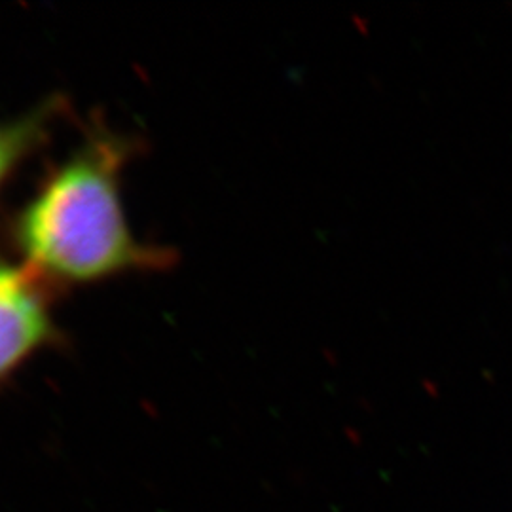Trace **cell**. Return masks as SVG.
<instances>
[{
	"instance_id": "cell-1",
	"label": "cell",
	"mask_w": 512,
	"mask_h": 512,
	"mask_svg": "<svg viewBox=\"0 0 512 512\" xmlns=\"http://www.w3.org/2000/svg\"><path fill=\"white\" fill-rule=\"evenodd\" d=\"M128 145L95 135L57 165L23 205L14 238L25 266L42 279L82 285L154 270L169 256L129 226L122 198Z\"/></svg>"
},
{
	"instance_id": "cell-2",
	"label": "cell",
	"mask_w": 512,
	"mask_h": 512,
	"mask_svg": "<svg viewBox=\"0 0 512 512\" xmlns=\"http://www.w3.org/2000/svg\"><path fill=\"white\" fill-rule=\"evenodd\" d=\"M55 338L40 277L27 266L0 260V385Z\"/></svg>"
},
{
	"instance_id": "cell-3",
	"label": "cell",
	"mask_w": 512,
	"mask_h": 512,
	"mask_svg": "<svg viewBox=\"0 0 512 512\" xmlns=\"http://www.w3.org/2000/svg\"><path fill=\"white\" fill-rule=\"evenodd\" d=\"M50 122V107L33 110L31 114L16 120H0V188L19 164L42 143Z\"/></svg>"
}]
</instances>
